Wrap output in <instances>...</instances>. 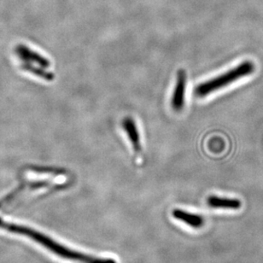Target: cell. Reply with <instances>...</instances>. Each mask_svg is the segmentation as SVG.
<instances>
[{"instance_id": "1", "label": "cell", "mask_w": 263, "mask_h": 263, "mask_svg": "<svg viewBox=\"0 0 263 263\" xmlns=\"http://www.w3.org/2000/svg\"><path fill=\"white\" fill-rule=\"evenodd\" d=\"M254 70H255V66L252 64V62H243V64H240L235 68H232L231 70L198 85L196 87L195 94L199 98H203L212 92L218 91L219 89L230 85L239 79L250 76L253 73Z\"/></svg>"}, {"instance_id": "2", "label": "cell", "mask_w": 263, "mask_h": 263, "mask_svg": "<svg viewBox=\"0 0 263 263\" xmlns=\"http://www.w3.org/2000/svg\"><path fill=\"white\" fill-rule=\"evenodd\" d=\"M187 76L184 69L178 71L177 81L175 85L172 99H171V106L175 111H180L185 104V88H186Z\"/></svg>"}, {"instance_id": "3", "label": "cell", "mask_w": 263, "mask_h": 263, "mask_svg": "<svg viewBox=\"0 0 263 263\" xmlns=\"http://www.w3.org/2000/svg\"><path fill=\"white\" fill-rule=\"evenodd\" d=\"M15 52L18 57L24 62H28L30 64H38L44 68H48L51 67V62L48 59H46L45 57L41 56L36 51H33L28 46L24 45H18L15 47Z\"/></svg>"}, {"instance_id": "4", "label": "cell", "mask_w": 263, "mask_h": 263, "mask_svg": "<svg viewBox=\"0 0 263 263\" xmlns=\"http://www.w3.org/2000/svg\"><path fill=\"white\" fill-rule=\"evenodd\" d=\"M122 128L127 134V138L131 142L134 152L136 153L141 152V141H140V135L137 127L136 123L131 117H127L122 121Z\"/></svg>"}, {"instance_id": "5", "label": "cell", "mask_w": 263, "mask_h": 263, "mask_svg": "<svg viewBox=\"0 0 263 263\" xmlns=\"http://www.w3.org/2000/svg\"><path fill=\"white\" fill-rule=\"evenodd\" d=\"M173 216L185 223L186 225L190 226L191 228H202L204 220L201 215L191 214L190 212H186L185 210H175L173 211Z\"/></svg>"}, {"instance_id": "6", "label": "cell", "mask_w": 263, "mask_h": 263, "mask_svg": "<svg viewBox=\"0 0 263 263\" xmlns=\"http://www.w3.org/2000/svg\"><path fill=\"white\" fill-rule=\"evenodd\" d=\"M207 203L210 207L215 209H225V210H238L241 208L240 201L233 198H226L217 196H210L207 200Z\"/></svg>"}, {"instance_id": "7", "label": "cell", "mask_w": 263, "mask_h": 263, "mask_svg": "<svg viewBox=\"0 0 263 263\" xmlns=\"http://www.w3.org/2000/svg\"><path fill=\"white\" fill-rule=\"evenodd\" d=\"M22 68H23V70L28 71V72H30L31 73H33L34 76L41 77V78L44 79L46 81H53L54 78H55V76H54L53 73H51V72L46 71L42 67L40 68V67L33 66V64H30V63H28V62L23 63L22 64Z\"/></svg>"}]
</instances>
